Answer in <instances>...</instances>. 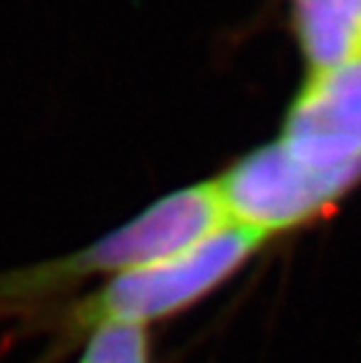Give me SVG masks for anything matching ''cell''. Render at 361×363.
<instances>
[{
  "mask_svg": "<svg viewBox=\"0 0 361 363\" xmlns=\"http://www.w3.org/2000/svg\"><path fill=\"white\" fill-rule=\"evenodd\" d=\"M228 225L213 181L181 188L80 251L0 272V321L26 319L38 326L73 303V293L96 277L109 281L186 251Z\"/></svg>",
  "mask_w": 361,
  "mask_h": 363,
  "instance_id": "6da1fadb",
  "label": "cell"
},
{
  "mask_svg": "<svg viewBox=\"0 0 361 363\" xmlns=\"http://www.w3.org/2000/svg\"><path fill=\"white\" fill-rule=\"evenodd\" d=\"M265 244L267 239L256 233L228 225L186 251L113 277L87 298L73 300L38 326L64 340L59 352H66L80 337L87 340L91 330L106 323L148 328L204 300Z\"/></svg>",
  "mask_w": 361,
  "mask_h": 363,
  "instance_id": "7a4b0ae2",
  "label": "cell"
},
{
  "mask_svg": "<svg viewBox=\"0 0 361 363\" xmlns=\"http://www.w3.org/2000/svg\"><path fill=\"white\" fill-rule=\"evenodd\" d=\"M211 181L230 225L270 242L333 206L361 181V172H321L272 141L253 148Z\"/></svg>",
  "mask_w": 361,
  "mask_h": 363,
  "instance_id": "3957f363",
  "label": "cell"
},
{
  "mask_svg": "<svg viewBox=\"0 0 361 363\" xmlns=\"http://www.w3.org/2000/svg\"><path fill=\"white\" fill-rule=\"evenodd\" d=\"M277 141L321 172H361V59L307 73Z\"/></svg>",
  "mask_w": 361,
  "mask_h": 363,
  "instance_id": "277c9868",
  "label": "cell"
},
{
  "mask_svg": "<svg viewBox=\"0 0 361 363\" xmlns=\"http://www.w3.org/2000/svg\"><path fill=\"white\" fill-rule=\"evenodd\" d=\"M291 12L310 73L361 59V0H291Z\"/></svg>",
  "mask_w": 361,
  "mask_h": 363,
  "instance_id": "5b68a950",
  "label": "cell"
},
{
  "mask_svg": "<svg viewBox=\"0 0 361 363\" xmlns=\"http://www.w3.org/2000/svg\"><path fill=\"white\" fill-rule=\"evenodd\" d=\"M78 363H152L150 330L129 323H106L84 340Z\"/></svg>",
  "mask_w": 361,
  "mask_h": 363,
  "instance_id": "8992f818",
  "label": "cell"
}]
</instances>
